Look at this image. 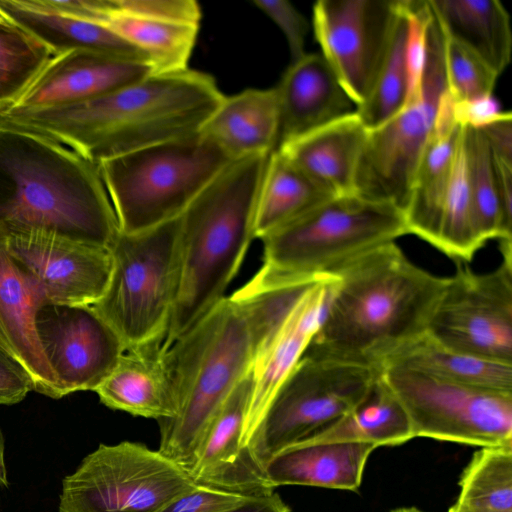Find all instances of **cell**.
Returning <instances> with one entry per match:
<instances>
[{
	"mask_svg": "<svg viewBox=\"0 0 512 512\" xmlns=\"http://www.w3.org/2000/svg\"><path fill=\"white\" fill-rule=\"evenodd\" d=\"M314 280L239 289L166 346L178 410L158 421L161 454L190 472L213 418Z\"/></svg>",
	"mask_w": 512,
	"mask_h": 512,
	"instance_id": "6da1fadb",
	"label": "cell"
},
{
	"mask_svg": "<svg viewBox=\"0 0 512 512\" xmlns=\"http://www.w3.org/2000/svg\"><path fill=\"white\" fill-rule=\"evenodd\" d=\"M224 94L209 74L151 73L99 97L36 109H6L0 123L45 136L98 164L200 131Z\"/></svg>",
	"mask_w": 512,
	"mask_h": 512,
	"instance_id": "7a4b0ae2",
	"label": "cell"
},
{
	"mask_svg": "<svg viewBox=\"0 0 512 512\" xmlns=\"http://www.w3.org/2000/svg\"><path fill=\"white\" fill-rule=\"evenodd\" d=\"M305 355L375 367L427 332L446 288L395 242L346 266Z\"/></svg>",
	"mask_w": 512,
	"mask_h": 512,
	"instance_id": "3957f363",
	"label": "cell"
},
{
	"mask_svg": "<svg viewBox=\"0 0 512 512\" xmlns=\"http://www.w3.org/2000/svg\"><path fill=\"white\" fill-rule=\"evenodd\" d=\"M0 223L109 248L120 229L97 164L0 123Z\"/></svg>",
	"mask_w": 512,
	"mask_h": 512,
	"instance_id": "277c9868",
	"label": "cell"
},
{
	"mask_svg": "<svg viewBox=\"0 0 512 512\" xmlns=\"http://www.w3.org/2000/svg\"><path fill=\"white\" fill-rule=\"evenodd\" d=\"M270 154L231 161L179 217L178 287L165 346L225 297L255 238L257 198Z\"/></svg>",
	"mask_w": 512,
	"mask_h": 512,
	"instance_id": "5b68a950",
	"label": "cell"
},
{
	"mask_svg": "<svg viewBox=\"0 0 512 512\" xmlns=\"http://www.w3.org/2000/svg\"><path fill=\"white\" fill-rule=\"evenodd\" d=\"M408 234L394 203L359 194L333 196L261 240L263 264L242 290L257 292L336 276L368 252Z\"/></svg>",
	"mask_w": 512,
	"mask_h": 512,
	"instance_id": "8992f818",
	"label": "cell"
},
{
	"mask_svg": "<svg viewBox=\"0 0 512 512\" xmlns=\"http://www.w3.org/2000/svg\"><path fill=\"white\" fill-rule=\"evenodd\" d=\"M231 161L197 132L97 166L120 231L136 233L179 218Z\"/></svg>",
	"mask_w": 512,
	"mask_h": 512,
	"instance_id": "52a82bcc",
	"label": "cell"
},
{
	"mask_svg": "<svg viewBox=\"0 0 512 512\" xmlns=\"http://www.w3.org/2000/svg\"><path fill=\"white\" fill-rule=\"evenodd\" d=\"M179 218L118 235L109 247L112 270L91 308L126 349L165 339L178 287Z\"/></svg>",
	"mask_w": 512,
	"mask_h": 512,
	"instance_id": "ba28073f",
	"label": "cell"
},
{
	"mask_svg": "<svg viewBox=\"0 0 512 512\" xmlns=\"http://www.w3.org/2000/svg\"><path fill=\"white\" fill-rule=\"evenodd\" d=\"M381 372L304 354L269 402L248 452L263 469L279 451L313 438L351 411Z\"/></svg>",
	"mask_w": 512,
	"mask_h": 512,
	"instance_id": "9c48e42d",
	"label": "cell"
},
{
	"mask_svg": "<svg viewBox=\"0 0 512 512\" xmlns=\"http://www.w3.org/2000/svg\"><path fill=\"white\" fill-rule=\"evenodd\" d=\"M429 5V4H428ZM426 59L418 91L381 126L368 131L360 160L356 193L404 209L419 158L448 91L444 66V33L430 6Z\"/></svg>",
	"mask_w": 512,
	"mask_h": 512,
	"instance_id": "30bf717a",
	"label": "cell"
},
{
	"mask_svg": "<svg viewBox=\"0 0 512 512\" xmlns=\"http://www.w3.org/2000/svg\"><path fill=\"white\" fill-rule=\"evenodd\" d=\"M197 486L143 443L100 444L63 479L59 512H160Z\"/></svg>",
	"mask_w": 512,
	"mask_h": 512,
	"instance_id": "8fae6325",
	"label": "cell"
},
{
	"mask_svg": "<svg viewBox=\"0 0 512 512\" xmlns=\"http://www.w3.org/2000/svg\"><path fill=\"white\" fill-rule=\"evenodd\" d=\"M382 376L404 406L415 437L479 447L512 443V392L435 378L400 366Z\"/></svg>",
	"mask_w": 512,
	"mask_h": 512,
	"instance_id": "7c38bea8",
	"label": "cell"
},
{
	"mask_svg": "<svg viewBox=\"0 0 512 512\" xmlns=\"http://www.w3.org/2000/svg\"><path fill=\"white\" fill-rule=\"evenodd\" d=\"M426 334L448 348L512 364V258L481 274L459 264Z\"/></svg>",
	"mask_w": 512,
	"mask_h": 512,
	"instance_id": "4fadbf2b",
	"label": "cell"
},
{
	"mask_svg": "<svg viewBox=\"0 0 512 512\" xmlns=\"http://www.w3.org/2000/svg\"><path fill=\"white\" fill-rule=\"evenodd\" d=\"M399 6L400 0H319L313 6L321 55L356 107L374 84Z\"/></svg>",
	"mask_w": 512,
	"mask_h": 512,
	"instance_id": "5bb4252c",
	"label": "cell"
},
{
	"mask_svg": "<svg viewBox=\"0 0 512 512\" xmlns=\"http://www.w3.org/2000/svg\"><path fill=\"white\" fill-rule=\"evenodd\" d=\"M10 254L40 284L50 304L91 306L104 294L109 248L38 228L0 223Z\"/></svg>",
	"mask_w": 512,
	"mask_h": 512,
	"instance_id": "9a60e30c",
	"label": "cell"
},
{
	"mask_svg": "<svg viewBox=\"0 0 512 512\" xmlns=\"http://www.w3.org/2000/svg\"><path fill=\"white\" fill-rule=\"evenodd\" d=\"M37 330L63 397L95 391L126 350L91 306L48 303L38 313Z\"/></svg>",
	"mask_w": 512,
	"mask_h": 512,
	"instance_id": "2e32d148",
	"label": "cell"
},
{
	"mask_svg": "<svg viewBox=\"0 0 512 512\" xmlns=\"http://www.w3.org/2000/svg\"><path fill=\"white\" fill-rule=\"evenodd\" d=\"M338 282L334 275L316 278L254 364L253 389L242 436V450L252 459L247 445L272 397L302 358L319 329Z\"/></svg>",
	"mask_w": 512,
	"mask_h": 512,
	"instance_id": "e0dca14e",
	"label": "cell"
},
{
	"mask_svg": "<svg viewBox=\"0 0 512 512\" xmlns=\"http://www.w3.org/2000/svg\"><path fill=\"white\" fill-rule=\"evenodd\" d=\"M48 303L37 280L10 254L0 225V344L27 371L33 391L59 399L61 389L37 330L38 313Z\"/></svg>",
	"mask_w": 512,
	"mask_h": 512,
	"instance_id": "ac0fdd59",
	"label": "cell"
},
{
	"mask_svg": "<svg viewBox=\"0 0 512 512\" xmlns=\"http://www.w3.org/2000/svg\"><path fill=\"white\" fill-rule=\"evenodd\" d=\"M252 389L251 371L237 384L213 418L188 473L196 485L252 497L275 491L266 481L263 469L242 450Z\"/></svg>",
	"mask_w": 512,
	"mask_h": 512,
	"instance_id": "d6986e66",
	"label": "cell"
},
{
	"mask_svg": "<svg viewBox=\"0 0 512 512\" xmlns=\"http://www.w3.org/2000/svg\"><path fill=\"white\" fill-rule=\"evenodd\" d=\"M153 73L147 62L85 49L53 56L8 109H36L81 102Z\"/></svg>",
	"mask_w": 512,
	"mask_h": 512,
	"instance_id": "ffe728a7",
	"label": "cell"
},
{
	"mask_svg": "<svg viewBox=\"0 0 512 512\" xmlns=\"http://www.w3.org/2000/svg\"><path fill=\"white\" fill-rule=\"evenodd\" d=\"M279 105L278 147L356 111L321 53L291 62L275 87Z\"/></svg>",
	"mask_w": 512,
	"mask_h": 512,
	"instance_id": "44dd1931",
	"label": "cell"
},
{
	"mask_svg": "<svg viewBox=\"0 0 512 512\" xmlns=\"http://www.w3.org/2000/svg\"><path fill=\"white\" fill-rule=\"evenodd\" d=\"M94 392L113 410L157 422L173 418L178 398L164 339L126 349Z\"/></svg>",
	"mask_w": 512,
	"mask_h": 512,
	"instance_id": "7402d4cb",
	"label": "cell"
},
{
	"mask_svg": "<svg viewBox=\"0 0 512 512\" xmlns=\"http://www.w3.org/2000/svg\"><path fill=\"white\" fill-rule=\"evenodd\" d=\"M462 127L456 118L455 101L447 91L435 128L419 158L403 209L408 234L430 245L437 235Z\"/></svg>",
	"mask_w": 512,
	"mask_h": 512,
	"instance_id": "603a6c76",
	"label": "cell"
},
{
	"mask_svg": "<svg viewBox=\"0 0 512 512\" xmlns=\"http://www.w3.org/2000/svg\"><path fill=\"white\" fill-rule=\"evenodd\" d=\"M367 137L368 129L353 112L277 149L333 196H341L356 193Z\"/></svg>",
	"mask_w": 512,
	"mask_h": 512,
	"instance_id": "cb8c5ba5",
	"label": "cell"
},
{
	"mask_svg": "<svg viewBox=\"0 0 512 512\" xmlns=\"http://www.w3.org/2000/svg\"><path fill=\"white\" fill-rule=\"evenodd\" d=\"M375 445L361 441L307 440L272 456L263 466L272 488L303 485L358 491Z\"/></svg>",
	"mask_w": 512,
	"mask_h": 512,
	"instance_id": "d4e9b609",
	"label": "cell"
},
{
	"mask_svg": "<svg viewBox=\"0 0 512 512\" xmlns=\"http://www.w3.org/2000/svg\"><path fill=\"white\" fill-rule=\"evenodd\" d=\"M280 115L275 87L223 97L200 133L230 159L270 154L278 147Z\"/></svg>",
	"mask_w": 512,
	"mask_h": 512,
	"instance_id": "484cf974",
	"label": "cell"
},
{
	"mask_svg": "<svg viewBox=\"0 0 512 512\" xmlns=\"http://www.w3.org/2000/svg\"><path fill=\"white\" fill-rule=\"evenodd\" d=\"M0 9L12 22L42 41L53 56L85 49L149 63L141 51L108 26L57 13L38 0H0Z\"/></svg>",
	"mask_w": 512,
	"mask_h": 512,
	"instance_id": "4316f807",
	"label": "cell"
},
{
	"mask_svg": "<svg viewBox=\"0 0 512 512\" xmlns=\"http://www.w3.org/2000/svg\"><path fill=\"white\" fill-rule=\"evenodd\" d=\"M444 34L461 44L498 76L511 60L510 17L498 0H428Z\"/></svg>",
	"mask_w": 512,
	"mask_h": 512,
	"instance_id": "83f0119b",
	"label": "cell"
},
{
	"mask_svg": "<svg viewBox=\"0 0 512 512\" xmlns=\"http://www.w3.org/2000/svg\"><path fill=\"white\" fill-rule=\"evenodd\" d=\"M400 366L438 379L512 392V364L448 348L427 334L404 346L383 365Z\"/></svg>",
	"mask_w": 512,
	"mask_h": 512,
	"instance_id": "f1b7e54d",
	"label": "cell"
},
{
	"mask_svg": "<svg viewBox=\"0 0 512 512\" xmlns=\"http://www.w3.org/2000/svg\"><path fill=\"white\" fill-rule=\"evenodd\" d=\"M331 197L330 192L308 177L280 150H274L269 155L258 193L255 238L262 239Z\"/></svg>",
	"mask_w": 512,
	"mask_h": 512,
	"instance_id": "f546056e",
	"label": "cell"
},
{
	"mask_svg": "<svg viewBox=\"0 0 512 512\" xmlns=\"http://www.w3.org/2000/svg\"><path fill=\"white\" fill-rule=\"evenodd\" d=\"M414 437L404 406L381 372L367 395L351 411L308 440L361 441L378 447L402 444Z\"/></svg>",
	"mask_w": 512,
	"mask_h": 512,
	"instance_id": "4dcf8cb0",
	"label": "cell"
},
{
	"mask_svg": "<svg viewBox=\"0 0 512 512\" xmlns=\"http://www.w3.org/2000/svg\"><path fill=\"white\" fill-rule=\"evenodd\" d=\"M103 24L141 51L153 73L179 72L189 68L198 25L127 15L115 9V0Z\"/></svg>",
	"mask_w": 512,
	"mask_h": 512,
	"instance_id": "1f68e13d",
	"label": "cell"
},
{
	"mask_svg": "<svg viewBox=\"0 0 512 512\" xmlns=\"http://www.w3.org/2000/svg\"><path fill=\"white\" fill-rule=\"evenodd\" d=\"M463 146L474 221L481 240L497 239L512 258V231L505 224L493 155L479 127L463 125Z\"/></svg>",
	"mask_w": 512,
	"mask_h": 512,
	"instance_id": "d6a6232c",
	"label": "cell"
},
{
	"mask_svg": "<svg viewBox=\"0 0 512 512\" xmlns=\"http://www.w3.org/2000/svg\"><path fill=\"white\" fill-rule=\"evenodd\" d=\"M409 32L408 0H400L391 39L374 84L366 100L356 107V114L368 129L373 130L406 104L410 94L407 60Z\"/></svg>",
	"mask_w": 512,
	"mask_h": 512,
	"instance_id": "836d02e7",
	"label": "cell"
},
{
	"mask_svg": "<svg viewBox=\"0 0 512 512\" xmlns=\"http://www.w3.org/2000/svg\"><path fill=\"white\" fill-rule=\"evenodd\" d=\"M480 448L462 473L455 503L474 510L512 512V443Z\"/></svg>",
	"mask_w": 512,
	"mask_h": 512,
	"instance_id": "e575fe53",
	"label": "cell"
},
{
	"mask_svg": "<svg viewBox=\"0 0 512 512\" xmlns=\"http://www.w3.org/2000/svg\"><path fill=\"white\" fill-rule=\"evenodd\" d=\"M52 57L42 41L19 25L0 23V112L17 102Z\"/></svg>",
	"mask_w": 512,
	"mask_h": 512,
	"instance_id": "d590c367",
	"label": "cell"
},
{
	"mask_svg": "<svg viewBox=\"0 0 512 512\" xmlns=\"http://www.w3.org/2000/svg\"><path fill=\"white\" fill-rule=\"evenodd\" d=\"M444 66L448 92L456 102L492 96L498 75L474 53L446 36Z\"/></svg>",
	"mask_w": 512,
	"mask_h": 512,
	"instance_id": "8d00e7d4",
	"label": "cell"
},
{
	"mask_svg": "<svg viewBox=\"0 0 512 512\" xmlns=\"http://www.w3.org/2000/svg\"><path fill=\"white\" fill-rule=\"evenodd\" d=\"M115 9L127 15L198 26L202 16L193 0H115Z\"/></svg>",
	"mask_w": 512,
	"mask_h": 512,
	"instance_id": "74e56055",
	"label": "cell"
},
{
	"mask_svg": "<svg viewBox=\"0 0 512 512\" xmlns=\"http://www.w3.org/2000/svg\"><path fill=\"white\" fill-rule=\"evenodd\" d=\"M254 5L266 14L284 34L291 62L303 57L309 30L306 18L287 0H254Z\"/></svg>",
	"mask_w": 512,
	"mask_h": 512,
	"instance_id": "f35d334b",
	"label": "cell"
},
{
	"mask_svg": "<svg viewBox=\"0 0 512 512\" xmlns=\"http://www.w3.org/2000/svg\"><path fill=\"white\" fill-rule=\"evenodd\" d=\"M251 498L253 497L198 485L160 512H229Z\"/></svg>",
	"mask_w": 512,
	"mask_h": 512,
	"instance_id": "ab89813d",
	"label": "cell"
},
{
	"mask_svg": "<svg viewBox=\"0 0 512 512\" xmlns=\"http://www.w3.org/2000/svg\"><path fill=\"white\" fill-rule=\"evenodd\" d=\"M32 390L27 371L0 344V405L19 403Z\"/></svg>",
	"mask_w": 512,
	"mask_h": 512,
	"instance_id": "60d3db41",
	"label": "cell"
},
{
	"mask_svg": "<svg viewBox=\"0 0 512 512\" xmlns=\"http://www.w3.org/2000/svg\"><path fill=\"white\" fill-rule=\"evenodd\" d=\"M484 134L492 155L512 165V114L500 112L479 126Z\"/></svg>",
	"mask_w": 512,
	"mask_h": 512,
	"instance_id": "b9f144b4",
	"label": "cell"
},
{
	"mask_svg": "<svg viewBox=\"0 0 512 512\" xmlns=\"http://www.w3.org/2000/svg\"><path fill=\"white\" fill-rule=\"evenodd\" d=\"M500 112L498 104L492 96L464 103L455 101V114L461 125L479 127Z\"/></svg>",
	"mask_w": 512,
	"mask_h": 512,
	"instance_id": "7bdbcfd3",
	"label": "cell"
},
{
	"mask_svg": "<svg viewBox=\"0 0 512 512\" xmlns=\"http://www.w3.org/2000/svg\"><path fill=\"white\" fill-rule=\"evenodd\" d=\"M229 512H292L275 491L271 494L251 498Z\"/></svg>",
	"mask_w": 512,
	"mask_h": 512,
	"instance_id": "ee69618b",
	"label": "cell"
},
{
	"mask_svg": "<svg viewBox=\"0 0 512 512\" xmlns=\"http://www.w3.org/2000/svg\"><path fill=\"white\" fill-rule=\"evenodd\" d=\"M8 485L7 470L4 462V439L0 430V489L6 488Z\"/></svg>",
	"mask_w": 512,
	"mask_h": 512,
	"instance_id": "f6af8a7d",
	"label": "cell"
},
{
	"mask_svg": "<svg viewBox=\"0 0 512 512\" xmlns=\"http://www.w3.org/2000/svg\"><path fill=\"white\" fill-rule=\"evenodd\" d=\"M448 512H496V511L474 510V509L465 508V507L460 506L457 503H455L453 506L450 507Z\"/></svg>",
	"mask_w": 512,
	"mask_h": 512,
	"instance_id": "bcb514c9",
	"label": "cell"
},
{
	"mask_svg": "<svg viewBox=\"0 0 512 512\" xmlns=\"http://www.w3.org/2000/svg\"><path fill=\"white\" fill-rule=\"evenodd\" d=\"M391 512H422V511L415 507H404V508L395 509Z\"/></svg>",
	"mask_w": 512,
	"mask_h": 512,
	"instance_id": "7dc6e473",
	"label": "cell"
},
{
	"mask_svg": "<svg viewBox=\"0 0 512 512\" xmlns=\"http://www.w3.org/2000/svg\"><path fill=\"white\" fill-rule=\"evenodd\" d=\"M8 22H11V20L0 9V23H8Z\"/></svg>",
	"mask_w": 512,
	"mask_h": 512,
	"instance_id": "c3c4849f",
	"label": "cell"
}]
</instances>
